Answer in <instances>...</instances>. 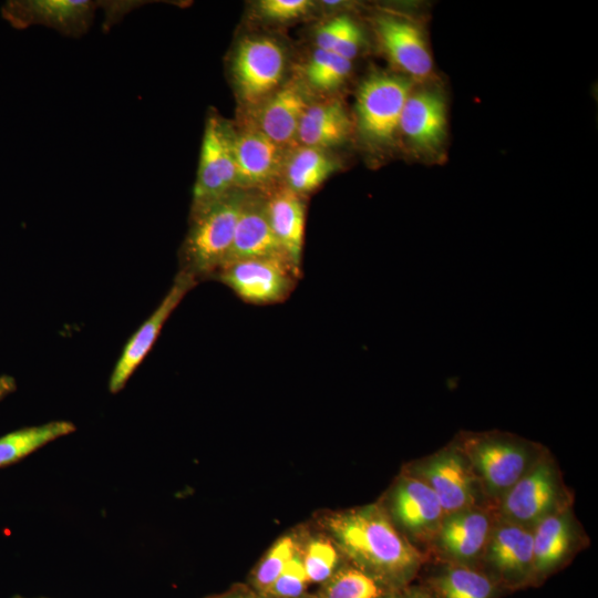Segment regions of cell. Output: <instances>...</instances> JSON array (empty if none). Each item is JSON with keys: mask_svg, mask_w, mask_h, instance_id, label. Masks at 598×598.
<instances>
[{"mask_svg": "<svg viewBox=\"0 0 598 598\" xmlns=\"http://www.w3.org/2000/svg\"><path fill=\"white\" fill-rule=\"evenodd\" d=\"M320 524L342 556L382 587H406L419 571L422 555L377 504L326 513Z\"/></svg>", "mask_w": 598, "mask_h": 598, "instance_id": "1", "label": "cell"}, {"mask_svg": "<svg viewBox=\"0 0 598 598\" xmlns=\"http://www.w3.org/2000/svg\"><path fill=\"white\" fill-rule=\"evenodd\" d=\"M246 197L240 189H236L190 215V226L181 250L183 270L198 279L223 269Z\"/></svg>", "mask_w": 598, "mask_h": 598, "instance_id": "2", "label": "cell"}, {"mask_svg": "<svg viewBox=\"0 0 598 598\" xmlns=\"http://www.w3.org/2000/svg\"><path fill=\"white\" fill-rule=\"evenodd\" d=\"M464 445L465 456L493 496H503L534 464L533 446L508 434L468 435Z\"/></svg>", "mask_w": 598, "mask_h": 598, "instance_id": "3", "label": "cell"}, {"mask_svg": "<svg viewBox=\"0 0 598 598\" xmlns=\"http://www.w3.org/2000/svg\"><path fill=\"white\" fill-rule=\"evenodd\" d=\"M237 187L231 130L215 114L205 122L190 215L225 198Z\"/></svg>", "mask_w": 598, "mask_h": 598, "instance_id": "4", "label": "cell"}, {"mask_svg": "<svg viewBox=\"0 0 598 598\" xmlns=\"http://www.w3.org/2000/svg\"><path fill=\"white\" fill-rule=\"evenodd\" d=\"M411 90L410 79L383 72L371 74L361 83L355 110L364 137L374 143L393 140Z\"/></svg>", "mask_w": 598, "mask_h": 598, "instance_id": "5", "label": "cell"}, {"mask_svg": "<svg viewBox=\"0 0 598 598\" xmlns=\"http://www.w3.org/2000/svg\"><path fill=\"white\" fill-rule=\"evenodd\" d=\"M286 69L283 49L265 37L243 40L233 58L231 72L241 100L261 105L280 87Z\"/></svg>", "mask_w": 598, "mask_h": 598, "instance_id": "6", "label": "cell"}, {"mask_svg": "<svg viewBox=\"0 0 598 598\" xmlns=\"http://www.w3.org/2000/svg\"><path fill=\"white\" fill-rule=\"evenodd\" d=\"M299 274L286 260L248 259L230 264L216 275L244 301L270 305L289 296Z\"/></svg>", "mask_w": 598, "mask_h": 598, "instance_id": "7", "label": "cell"}, {"mask_svg": "<svg viewBox=\"0 0 598 598\" xmlns=\"http://www.w3.org/2000/svg\"><path fill=\"white\" fill-rule=\"evenodd\" d=\"M103 4L104 1L95 0H11L3 4L1 13L17 29L43 25L65 37L80 38L89 31Z\"/></svg>", "mask_w": 598, "mask_h": 598, "instance_id": "8", "label": "cell"}, {"mask_svg": "<svg viewBox=\"0 0 598 598\" xmlns=\"http://www.w3.org/2000/svg\"><path fill=\"white\" fill-rule=\"evenodd\" d=\"M502 497L505 520L534 527L558 511L560 484L557 471L548 461L535 462Z\"/></svg>", "mask_w": 598, "mask_h": 598, "instance_id": "9", "label": "cell"}, {"mask_svg": "<svg viewBox=\"0 0 598 598\" xmlns=\"http://www.w3.org/2000/svg\"><path fill=\"white\" fill-rule=\"evenodd\" d=\"M196 283V277L186 270L182 269L176 275L161 303L125 344L110 377L111 393H117L124 388L154 346L168 317Z\"/></svg>", "mask_w": 598, "mask_h": 598, "instance_id": "10", "label": "cell"}, {"mask_svg": "<svg viewBox=\"0 0 598 598\" xmlns=\"http://www.w3.org/2000/svg\"><path fill=\"white\" fill-rule=\"evenodd\" d=\"M439 498L445 514L473 507L475 486L466 456L451 446L433 454L414 468Z\"/></svg>", "mask_w": 598, "mask_h": 598, "instance_id": "11", "label": "cell"}, {"mask_svg": "<svg viewBox=\"0 0 598 598\" xmlns=\"http://www.w3.org/2000/svg\"><path fill=\"white\" fill-rule=\"evenodd\" d=\"M385 512L401 533L416 537L435 534L446 515L430 486L414 475L395 482Z\"/></svg>", "mask_w": 598, "mask_h": 598, "instance_id": "12", "label": "cell"}, {"mask_svg": "<svg viewBox=\"0 0 598 598\" xmlns=\"http://www.w3.org/2000/svg\"><path fill=\"white\" fill-rule=\"evenodd\" d=\"M486 559L499 579L512 587L534 578L533 528L504 520L491 530Z\"/></svg>", "mask_w": 598, "mask_h": 598, "instance_id": "13", "label": "cell"}, {"mask_svg": "<svg viewBox=\"0 0 598 598\" xmlns=\"http://www.w3.org/2000/svg\"><path fill=\"white\" fill-rule=\"evenodd\" d=\"M237 187L247 189L270 184L283 168L287 152L257 128L231 131Z\"/></svg>", "mask_w": 598, "mask_h": 598, "instance_id": "14", "label": "cell"}, {"mask_svg": "<svg viewBox=\"0 0 598 598\" xmlns=\"http://www.w3.org/2000/svg\"><path fill=\"white\" fill-rule=\"evenodd\" d=\"M248 259H280L290 262L270 227L265 200L247 196L224 267Z\"/></svg>", "mask_w": 598, "mask_h": 598, "instance_id": "15", "label": "cell"}, {"mask_svg": "<svg viewBox=\"0 0 598 598\" xmlns=\"http://www.w3.org/2000/svg\"><path fill=\"white\" fill-rule=\"evenodd\" d=\"M491 530L488 515L468 507L446 514L435 535L445 556L455 564L467 565L485 550Z\"/></svg>", "mask_w": 598, "mask_h": 598, "instance_id": "16", "label": "cell"}, {"mask_svg": "<svg viewBox=\"0 0 598 598\" xmlns=\"http://www.w3.org/2000/svg\"><path fill=\"white\" fill-rule=\"evenodd\" d=\"M375 31L390 60L411 76L423 79L432 71V59L419 28L411 21L381 16Z\"/></svg>", "mask_w": 598, "mask_h": 598, "instance_id": "17", "label": "cell"}, {"mask_svg": "<svg viewBox=\"0 0 598 598\" xmlns=\"http://www.w3.org/2000/svg\"><path fill=\"white\" fill-rule=\"evenodd\" d=\"M309 104L305 89L299 83L289 82L260 105L256 128L289 151L298 143L299 124Z\"/></svg>", "mask_w": 598, "mask_h": 598, "instance_id": "18", "label": "cell"}, {"mask_svg": "<svg viewBox=\"0 0 598 598\" xmlns=\"http://www.w3.org/2000/svg\"><path fill=\"white\" fill-rule=\"evenodd\" d=\"M399 130L421 150L437 147L446 130L445 103L441 95L433 91L410 94L400 117Z\"/></svg>", "mask_w": 598, "mask_h": 598, "instance_id": "19", "label": "cell"}, {"mask_svg": "<svg viewBox=\"0 0 598 598\" xmlns=\"http://www.w3.org/2000/svg\"><path fill=\"white\" fill-rule=\"evenodd\" d=\"M265 207L276 238L292 266L300 271L306 226L302 196L285 186L265 200Z\"/></svg>", "mask_w": 598, "mask_h": 598, "instance_id": "20", "label": "cell"}, {"mask_svg": "<svg viewBox=\"0 0 598 598\" xmlns=\"http://www.w3.org/2000/svg\"><path fill=\"white\" fill-rule=\"evenodd\" d=\"M575 543L574 522L567 512L557 511L533 527L534 578L540 579L560 566Z\"/></svg>", "mask_w": 598, "mask_h": 598, "instance_id": "21", "label": "cell"}, {"mask_svg": "<svg viewBox=\"0 0 598 598\" xmlns=\"http://www.w3.org/2000/svg\"><path fill=\"white\" fill-rule=\"evenodd\" d=\"M350 128V118L339 102L309 104L299 124L298 143L326 151L343 143Z\"/></svg>", "mask_w": 598, "mask_h": 598, "instance_id": "22", "label": "cell"}, {"mask_svg": "<svg viewBox=\"0 0 598 598\" xmlns=\"http://www.w3.org/2000/svg\"><path fill=\"white\" fill-rule=\"evenodd\" d=\"M337 162L323 150L299 146L286 157L287 187L300 196L315 192L337 169Z\"/></svg>", "mask_w": 598, "mask_h": 598, "instance_id": "23", "label": "cell"}, {"mask_svg": "<svg viewBox=\"0 0 598 598\" xmlns=\"http://www.w3.org/2000/svg\"><path fill=\"white\" fill-rule=\"evenodd\" d=\"M75 425L70 421H52L28 426L0 437V468L14 464L45 444L71 434Z\"/></svg>", "mask_w": 598, "mask_h": 598, "instance_id": "24", "label": "cell"}, {"mask_svg": "<svg viewBox=\"0 0 598 598\" xmlns=\"http://www.w3.org/2000/svg\"><path fill=\"white\" fill-rule=\"evenodd\" d=\"M436 598H495V582L466 565H451L432 580Z\"/></svg>", "mask_w": 598, "mask_h": 598, "instance_id": "25", "label": "cell"}, {"mask_svg": "<svg viewBox=\"0 0 598 598\" xmlns=\"http://www.w3.org/2000/svg\"><path fill=\"white\" fill-rule=\"evenodd\" d=\"M302 534V530H291L282 535L256 565L251 582L258 594L264 596L283 571L298 549Z\"/></svg>", "mask_w": 598, "mask_h": 598, "instance_id": "26", "label": "cell"}, {"mask_svg": "<svg viewBox=\"0 0 598 598\" xmlns=\"http://www.w3.org/2000/svg\"><path fill=\"white\" fill-rule=\"evenodd\" d=\"M301 553L303 566L310 582L323 584L338 569L342 554L326 535H307L303 532Z\"/></svg>", "mask_w": 598, "mask_h": 598, "instance_id": "27", "label": "cell"}, {"mask_svg": "<svg viewBox=\"0 0 598 598\" xmlns=\"http://www.w3.org/2000/svg\"><path fill=\"white\" fill-rule=\"evenodd\" d=\"M385 592L375 579L351 566L338 569L324 581L318 598H381Z\"/></svg>", "mask_w": 598, "mask_h": 598, "instance_id": "28", "label": "cell"}, {"mask_svg": "<svg viewBox=\"0 0 598 598\" xmlns=\"http://www.w3.org/2000/svg\"><path fill=\"white\" fill-rule=\"evenodd\" d=\"M362 35L355 22L348 16L336 17L317 31V49L352 60L360 50Z\"/></svg>", "mask_w": 598, "mask_h": 598, "instance_id": "29", "label": "cell"}, {"mask_svg": "<svg viewBox=\"0 0 598 598\" xmlns=\"http://www.w3.org/2000/svg\"><path fill=\"white\" fill-rule=\"evenodd\" d=\"M351 68L350 60L316 49L306 66L305 74L311 86L328 91L338 87L347 79Z\"/></svg>", "mask_w": 598, "mask_h": 598, "instance_id": "30", "label": "cell"}, {"mask_svg": "<svg viewBox=\"0 0 598 598\" xmlns=\"http://www.w3.org/2000/svg\"><path fill=\"white\" fill-rule=\"evenodd\" d=\"M301 543L302 538L292 558L272 586L264 595L265 597L299 598L303 594L310 581L303 566Z\"/></svg>", "mask_w": 598, "mask_h": 598, "instance_id": "31", "label": "cell"}, {"mask_svg": "<svg viewBox=\"0 0 598 598\" xmlns=\"http://www.w3.org/2000/svg\"><path fill=\"white\" fill-rule=\"evenodd\" d=\"M315 2L310 0H261L259 13L275 21H288L301 18L310 12Z\"/></svg>", "mask_w": 598, "mask_h": 598, "instance_id": "32", "label": "cell"}, {"mask_svg": "<svg viewBox=\"0 0 598 598\" xmlns=\"http://www.w3.org/2000/svg\"><path fill=\"white\" fill-rule=\"evenodd\" d=\"M430 594L419 587H403L389 590L381 598H429Z\"/></svg>", "mask_w": 598, "mask_h": 598, "instance_id": "33", "label": "cell"}, {"mask_svg": "<svg viewBox=\"0 0 598 598\" xmlns=\"http://www.w3.org/2000/svg\"><path fill=\"white\" fill-rule=\"evenodd\" d=\"M16 390V380L10 375L0 377V400Z\"/></svg>", "mask_w": 598, "mask_h": 598, "instance_id": "34", "label": "cell"}, {"mask_svg": "<svg viewBox=\"0 0 598 598\" xmlns=\"http://www.w3.org/2000/svg\"><path fill=\"white\" fill-rule=\"evenodd\" d=\"M209 598H256L252 594L241 590L226 592L219 596L209 597Z\"/></svg>", "mask_w": 598, "mask_h": 598, "instance_id": "35", "label": "cell"}, {"mask_svg": "<svg viewBox=\"0 0 598 598\" xmlns=\"http://www.w3.org/2000/svg\"><path fill=\"white\" fill-rule=\"evenodd\" d=\"M11 598H28V597H23V596H21V595H14V596L11 597ZM38 598H44V597H38Z\"/></svg>", "mask_w": 598, "mask_h": 598, "instance_id": "36", "label": "cell"}, {"mask_svg": "<svg viewBox=\"0 0 598 598\" xmlns=\"http://www.w3.org/2000/svg\"><path fill=\"white\" fill-rule=\"evenodd\" d=\"M429 598H436V597H433L432 595H430V597H429Z\"/></svg>", "mask_w": 598, "mask_h": 598, "instance_id": "37", "label": "cell"}]
</instances>
